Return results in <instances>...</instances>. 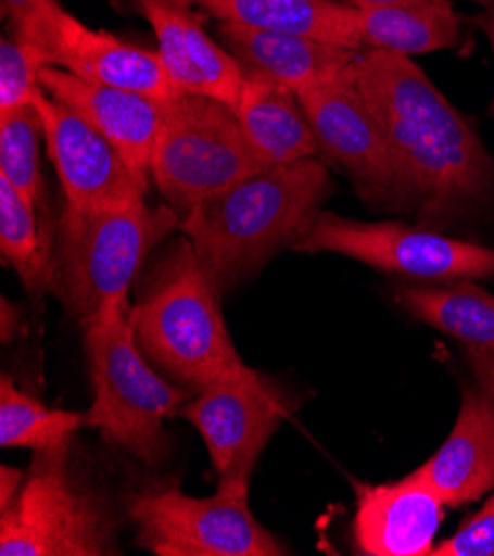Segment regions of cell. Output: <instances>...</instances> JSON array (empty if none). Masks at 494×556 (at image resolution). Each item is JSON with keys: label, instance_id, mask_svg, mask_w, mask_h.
I'll return each mask as SVG.
<instances>
[{"label": "cell", "instance_id": "obj_1", "mask_svg": "<svg viewBox=\"0 0 494 556\" xmlns=\"http://www.w3.org/2000/svg\"><path fill=\"white\" fill-rule=\"evenodd\" d=\"M346 78L379 121L415 195L417 225L446 231L494 202V160L410 55L364 49Z\"/></svg>", "mask_w": 494, "mask_h": 556}, {"label": "cell", "instance_id": "obj_2", "mask_svg": "<svg viewBox=\"0 0 494 556\" xmlns=\"http://www.w3.org/2000/svg\"><path fill=\"white\" fill-rule=\"evenodd\" d=\"M328 193L331 174L317 157L266 166L180 215V231L225 293L280 247H293Z\"/></svg>", "mask_w": 494, "mask_h": 556}, {"label": "cell", "instance_id": "obj_3", "mask_svg": "<svg viewBox=\"0 0 494 556\" xmlns=\"http://www.w3.org/2000/svg\"><path fill=\"white\" fill-rule=\"evenodd\" d=\"M131 319L142 353L193 393L255 372L236 351L219 293L187 238L157 260Z\"/></svg>", "mask_w": 494, "mask_h": 556}, {"label": "cell", "instance_id": "obj_4", "mask_svg": "<svg viewBox=\"0 0 494 556\" xmlns=\"http://www.w3.org/2000/svg\"><path fill=\"white\" fill-rule=\"evenodd\" d=\"M83 338L93 388L87 428L142 464L162 466L172 453L164 421L180 415L191 388L167 381L149 366L127 308L83 319Z\"/></svg>", "mask_w": 494, "mask_h": 556}, {"label": "cell", "instance_id": "obj_5", "mask_svg": "<svg viewBox=\"0 0 494 556\" xmlns=\"http://www.w3.org/2000/svg\"><path fill=\"white\" fill-rule=\"evenodd\" d=\"M180 229V213L164 204L134 200L93 213H63L59 262L51 287L65 306L83 319L127 308V295L147 253Z\"/></svg>", "mask_w": 494, "mask_h": 556}, {"label": "cell", "instance_id": "obj_6", "mask_svg": "<svg viewBox=\"0 0 494 556\" xmlns=\"http://www.w3.org/2000/svg\"><path fill=\"white\" fill-rule=\"evenodd\" d=\"M72 439L34 451L14 502L0 510L3 556H112L116 519L69 462Z\"/></svg>", "mask_w": 494, "mask_h": 556}, {"label": "cell", "instance_id": "obj_7", "mask_svg": "<svg viewBox=\"0 0 494 556\" xmlns=\"http://www.w3.org/2000/svg\"><path fill=\"white\" fill-rule=\"evenodd\" d=\"M266 166L231 104L200 93L167 100L151 180L180 215Z\"/></svg>", "mask_w": 494, "mask_h": 556}, {"label": "cell", "instance_id": "obj_8", "mask_svg": "<svg viewBox=\"0 0 494 556\" xmlns=\"http://www.w3.org/2000/svg\"><path fill=\"white\" fill-rule=\"evenodd\" d=\"M138 545L155 556H282L284 545L249 508V481L219 479L211 496L180 485L147 488L131 496Z\"/></svg>", "mask_w": 494, "mask_h": 556}, {"label": "cell", "instance_id": "obj_9", "mask_svg": "<svg viewBox=\"0 0 494 556\" xmlns=\"http://www.w3.org/2000/svg\"><path fill=\"white\" fill-rule=\"evenodd\" d=\"M300 253H338L383 273L419 282L492 280L494 249L404 222H359L317 211L291 247Z\"/></svg>", "mask_w": 494, "mask_h": 556}, {"label": "cell", "instance_id": "obj_10", "mask_svg": "<svg viewBox=\"0 0 494 556\" xmlns=\"http://www.w3.org/2000/svg\"><path fill=\"white\" fill-rule=\"evenodd\" d=\"M12 31L34 49L45 67H59L89 83L123 87L160 100L178 96L157 51L87 27L59 0H45L34 14L14 23Z\"/></svg>", "mask_w": 494, "mask_h": 556}, {"label": "cell", "instance_id": "obj_11", "mask_svg": "<svg viewBox=\"0 0 494 556\" xmlns=\"http://www.w3.org/2000/svg\"><path fill=\"white\" fill-rule=\"evenodd\" d=\"M297 98L319 151L344 166L362 200L383 208L415 206L387 134L346 76L302 91Z\"/></svg>", "mask_w": 494, "mask_h": 556}, {"label": "cell", "instance_id": "obj_12", "mask_svg": "<svg viewBox=\"0 0 494 556\" xmlns=\"http://www.w3.org/2000/svg\"><path fill=\"white\" fill-rule=\"evenodd\" d=\"M293 404L257 370L195 391L180 417L202 434L219 479L249 481L273 432Z\"/></svg>", "mask_w": 494, "mask_h": 556}, {"label": "cell", "instance_id": "obj_13", "mask_svg": "<svg viewBox=\"0 0 494 556\" xmlns=\"http://www.w3.org/2000/svg\"><path fill=\"white\" fill-rule=\"evenodd\" d=\"M45 127V142L59 174L65 208L93 213L147 198L140 180L123 153L96 131L80 114L45 89L34 100Z\"/></svg>", "mask_w": 494, "mask_h": 556}, {"label": "cell", "instance_id": "obj_14", "mask_svg": "<svg viewBox=\"0 0 494 556\" xmlns=\"http://www.w3.org/2000/svg\"><path fill=\"white\" fill-rule=\"evenodd\" d=\"M151 25L160 63L178 93H200L236 109L244 67L204 29L191 0H131Z\"/></svg>", "mask_w": 494, "mask_h": 556}, {"label": "cell", "instance_id": "obj_15", "mask_svg": "<svg viewBox=\"0 0 494 556\" xmlns=\"http://www.w3.org/2000/svg\"><path fill=\"white\" fill-rule=\"evenodd\" d=\"M40 85L51 98L72 106L112 142L134 174L149 185L151 160L167 100L123 87L89 83L49 65L40 70Z\"/></svg>", "mask_w": 494, "mask_h": 556}, {"label": "cell", "instance_id": "obj_16", "mask_svg": "<svg viewBox=\"0 0 494 556\" xmlns=\"http://www.w3.org/2000/svg\"><path fill=\"white\" fill-rule=\"evenodd\" d=\"M355 543L368 556H428L444 521V498L417 472L395 483H355Z\"/></svg>", "mask_w": 494, "mask_h": 556}, {"label": "cell", "instance_id": "obj_17", "mask_svg": "<svg viewBox=\"0 0 494 556\" xmlns=\"http://www.w3.org/2000/svg\"><path fill=\"white\" fill-rule=\"evenodd\" d=\"M223 45L244 70L262 72L302 93L346 76L359 51L321 40L219 23Z\"/></svg>", "mask_w": 494, "mask_h": 556}, {"label": "cell", "instance_id": "obj_18", "mask_svg": "<svg viewBox=\"0 0 494 556\" xmlns=\"http://www.w3.org/2000/svg\"><path fill=\"white\" fill-rule=\"evenodd\" d=\"M415 472L446 506L470 504L494 488V413L479 388L464 393L451 437Z\"/></svg>", "mask_w": 494, "mask_h": 556}, {"label": "cell", "instance_id": "obj_19", "mask_svg": "<svg viewBox=\"0 0 494 556\" xmlns=\"http://www.w3.org/2000/svg\"><path fill=\"white\" fill-rule=\"evenodd\" d=\"M236 114L257 155L268 164H295L319 153L295 91L262 72L244 70Z\"/></svg>", "mask_w": 494, "mask_h": 556}, {"label": "cell", "instance_id": "obj_20", "mask_svg": "<svg viewBox=\"0 0 494 556\" xmlns=\"http://www.w3.org/2000/svg\"><path fill=\"white\" fill-rule=\"evenodd\" d=\"M219 23L293 34L362 51L359 12L340 0H195Z\"/></svg>", "mask_w": 494, "mask_h": 556}, {"label": "cell", "instance_id": "obj_21", "mask_svg": "<svg viewBox=\"0 0 494 556\" xmlns=\"http://www.w3.org/2000/svg\"><path fill=\"white\" fill-rule=\"evenodd\" d=\"M397 300L413 317L464 346L494 351V295L474 280L406 285L397 289Z\"/></svg>", "mask_w": 494, "mask_h": 556}, {"label": "cell", "instance_id": "obj_22", "mask_svg": "<svg viewBox=\"0 0 494 556\" xmlns=\"http://www.w3.org/2000/svg\"><path fill=\"white\" fill-rule=\"evenodd\" d=\"M364 49L421 55L451 49L461 38V18L451 0L357 10Z\"/></svg>", "mask_w": 494, "mask_h": 556}, {"label": "cell", "instance_id": "obj_23", "mask_svg": "<svg viewBox=\"0 0 494 556\" xmlns=\"http://www.w3.org/2000/svg\"><path fill=\"white\" fill-rule=\"evenodd\" d=\"M87 428V413L47 408L23 393L10 375L0 377V446L40 451Z\"/></svg>", "mask_w": 494, "mask_h": 556}, {"label": "cell", "instance_id": "obj_24", "mask_svg": "<svg viewBox=\"0 0 494 556\" xmlns=\"http://www.w3.org/2000/svg\"><path fill=\"white\" fill-rule=\"evenodd\" d=\"M0 251L29 293L51 287V257L40 238L36 206L0 178Z\"/></svg>", "mask_w": 494, "mask_h": 556}, {"label": "cell", "instance_id": "obj_25", "mask_svg": "<svg viewBox=\"0 0 494 556\" xmlns=\"http://www.w3.org/2000/svg\"><path fill=\"white\" fill-rule=\"evenodd\" d=\"M45 138L36 104L0 114V178H5L27 202H40L38 144Z\"/></svg>", "mask_w": 494, "mask_h": 556}, {"label": "cell", "instance_id": "obj_26", "mask_svg": "<svg viewBox=\"0 0 494 556\" xmlns=\"http://www.w3.org/2000/svg\"><path fill=\"white\" fill-rule=\"evenodd\" d=\"M40 63L29 45L16 36L0 40V114L34 104L42 91Z\"/></svg>", "mask_w": 494, "mask_h": 556}, {"label": "cell", "instance_id": "obj_27", "mask_svg": "<svg viewBox=\"0 0 494 556\" xmlns=\"http://www.w3.org/2000/svg\"><path fill=\"white\" fill-rule=\"evenodd\" d=\"M432 556H494V496L451 539L434 545Z\"/></svg>", "mask_w": 494, "mask_h": 556}, {"label": "cell", "instance_id": "obj_28", "mask_svg": "<svg viewBox=\"0 0 494 556\" xmlns=\"http://www.w3.org/2000/svg\"><path fill=\"white\" fill-rule=\"evenodd\" d=\"M468 364L474 372L477 388L485 395V400L492 406L494 413V351L479 349V346H466Z\"/></svg>", "mask_w": 494, "mask_h": 556}, {"label": "cell", "instance_id": "obj_29", "mask_svg": "<svg viewBox=\"0 0 494 556\" xmlns=\"http://www.w3.org/2000/svg\"><path fill=\"white\" fill-rule=\"evenodd\" d=\"M23 481H25V475L21 470L10 466L0 468V510H5L14 502Z\"/></svg>", "mask_w": 494, "mask_h": 556}, {"label": "cell", "instance_id": "obj_30", "mask_svg": "<svg viewBox=\"0 0 494 556\" xmlns=\"http://www.w3.org/2000/svg\"><path fill=\"white\" fill-rule=\"evenodd\" d=\"M45 0H3V12L8 14V18L14 23L27 18L29 14H34Z\"/></svg>", "mask_w": 494, "mask_h": 556}, {"label": "cell", "instance_id": "obj_31", "mask_svg": "<svg viewBox=\"0 0 494 556\" xmlns=\"http://www.w3.org/2000/svg\"><path fill=\"white\" fill-rule=\"evenodd\" d=\"M340 3L353 10H372V8H389V5H408V3H423V0H340Z\"/></svg>", "mask_w": 494, "mask_h": 556}, {"label": "cell", "instance_id": "obj_32", "mask_svg": "<svg viewBox=\"0 0 494 556\" xmlns=\"http://www.w3.org/2000/svg\"><path fill=\"white\" fill-rule=\"evenodd\" d=\"M0 311H3V342L8 344V342H12V338H14V332H12V328L16 330V326H18V313H16V308L8 302V300H3V306H0Z\"/></svg>", "mask_w": 494, "mask_h": 556}, {"label": "cell", "instance_id": "obj_33", "mask_svg": "<svg viewBox=\"0 0 494 556\" xmlns=\"http://www.w3.org/2000/svg\"><path fill=\"white\" fill-rule=\"evenodd\" d=\"M481 29L490 42V49H492V55H494V8L492 10H483L481 14Z\"/></svg>", "mask_w": 494, "mask_h": 556}, {"label": "cell", "instance_id": "obj_34", "mask_svg": "<svg viewBox=\"0 0 494 556\" xmlns=\"http://www.w3.org/2000/svg\"><path fill=\"white\" fill-rule=\"evenodd\" d=\"M474 3H479L483 10H492L494 8V0H474Z\"/></svg>", "mask_w": 494, "mask_h": 556}, {"label": "cell", "instance_id": "obj_35", "mask_svg": "<svg viewBox=\"0 0 494 556\" xmlns=\"http://www.w3.org/2000/svg\"><path fill=\"white\" fill-rule=\"evenodd\" d=\"M191 3H193V5H195V0H191Z\"/></svg>", "mask_w": 494, "mask_h": 556}]
</instances>
